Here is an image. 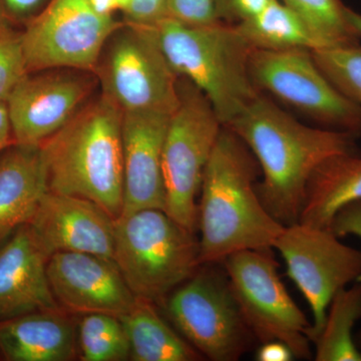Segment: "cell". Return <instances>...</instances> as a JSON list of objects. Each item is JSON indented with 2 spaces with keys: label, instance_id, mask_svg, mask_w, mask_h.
Here are the masks:
<instances>
[{
  "label": "cell",
  "instance_id": "cell-30",
  "mask_svg": "<svg viewBox=\"0 0 361 361\" xmlns=\"http://www.w3.org/2000/svg\"><path fill=\"white\" fill-rule=\"evenodd\" d=\"M168 0H132L123 20L132 25L155 27L166 18Z\"/></svg>",
  "mask_w": 361,
  "mask_h": 361
},
{
  "label": "cell",
  "instance_id": "cell-3",
  "mask_svg": "<svg viewBox=\"0 0 361 361\" xmlns=\"http://www.w3.org/2000/svg\"><path fill=\"white\" fill-rule=\"evenodd\" d=\"M123 111L92 97L42 145L47 191L94 202L116 220L123 207Z\"/></svg>",
  "mask_w": 361,
  "mask_h": 361
},
{
  "label": "cell",
  "instance_id": "cell-16",
  "mask_svg": "<svg viewBox=\"0 0 361 361\" xmlns=\"http://www.w3.org/2000/svg\"><path fill=\"white\" fill-rule=\"evenodd\" d=\"M171 115L152 111L123 113L122 216L145 209L165 211L161 158Z\"/></svg>",
  "mask_w": 361,
  "mask_h": 361
},
{
  "label": "cell",
  "instance_id": "cell-10",
  "mask_svg": "<svg viewBox=\"0 0 361 361\" xmlns=\"http://www.w3.org/2000/svg\"><path fill=\"white\" fill-rule=\"evenodd\" d=\"M249 75L259 92L276 97L325 129L361 134V106L330 82L311 49H254Z\"/></svg>",
  "mask_w": 361,
  "mask_h": 361
},
{
  "label": "cell",
  "instance_id": "cell-19",
  "mask_svg": "<svg viewBox=\"0 0 361 361\" xmlns=\"http://www.w3.org/2000/svg\"><path fill=\"white\" fill-rule=\"evenodd\" d=\"M47 192L42 145L13 142L0 152V245L30 223Z\"/></svg>",
  "mask_w": 361,
  "mask_h": 361
},
{
  "label": "cell",
  "instance_id": "cell-2",
  "mask_svg": "<svg viewBox=\"0 0 361 361\" xmlns=\"http://www.w3.org/2000/svg\"><path fill=\"white\" fill-rule=\"evenodd\" d=\"M260 167L245 142L223 127L202 180L198 205L201 264H221L243 250H271L285 226L256 190Z\"/></svg>",
  "mask_w": 361,
  "mask_h": 361
},
{
  "label": "cell",
  "instance_id": "cell-17",
  "mask_svg": "<svg viewBox=\"0 0 361 361\" xmlns=\"http://www.w3.org/2000/svg\"><path fill=\"white\" fill-rule=\"evenodd\" d=\"M47 261L28 224L0 245V322L59 307L49 286Z\"/></svg>",
  "mask_w": 361,
  "mask_h": 361
},
{
  "label": "cell",
  "instance_id": "cell-11",
  "mask_svg": "<svg viewBox=\"0 0 361 361\" xmlns=\"http://www.w3.org/2000/svg\"><path fill=\"white\" fill-rule=\"evenodd\" d=\"M284 259L287 275L310 304L313 322L307 337L322 334L334 295L361 279V250L342 243L331 230L313 226H286L273 244Z\"/></svg>",
  "mask_w": 361,
  "mask_h": 361
},
{
  "label": "cell",
  "instance_id": "cell-13",
  "mask_svg": "<svg viewBox=\"0 0 361 361\" xmlns=\"http://www.w3.org/2000/svg\"><path fill=\"white\" fill-rule=\"evenodd\" d=\"M97 85L90 71L54 68L28 73L6 101L14 142L44 144L92 99Z\"/></svg>",
  "mask_w": 361,
  "mask_h": 361
},
{
  "label": "cell",
  "instance_id": "cell-25",
  "mask_svg": "<svg viewBox=\"0 0 361 361\" xmlns=\"http://www.w3.org/2000/svg\"><path fill=\"white\" fill-rule=\"evenodd\" d=\"M78 348L84 361L130 360L129 341L120 317L106 313L82 314L78 325Z\"/></svg>",
  "mask_w": 361,
  "mask_h": 361
},
{
  "label": "cell",
  "instance_id": "cell-28",
  "mask_svg": "<svg viewBox=\"0 0 361 361\" xmlns=\"http://www.w3.org/2000/svg\"><path fill=\"white\" fill-rule=\"evenodd\" d=\"M166 18L192 26L221 23L216 13L215 0H168Z\"/></svg>",
  "mask_w": 361,
  "mask_h": 361
},
{
  "label": "cell",
  "instance_id": "cell-37",
  "mask_svg": "<svg viewBox=\"0 0 361 361\" xmlns=\"http://www.w3.org/2000/svg\"><path fill=\"white\" fill-rule=\"evenodd\" d=\"M11 23H9L8 21L4 18V16L0 13V37H1L4 33H6L11 30Z\"/></svg>",
  "mask_w": 361,
  "mask_h": 361
},
{
  "label": "cell",
  "instance_id": "cell-35",
  "mask_svg": "<svg viewBox=\"0 0 361 361\" xmlns=\"http://www.w3.org/2000/svg\"><path fill=\"white\" fill-rule=\"evenodd\" d=\"M89 2L99 16H114L116 11H121L118 0H89Z\"/></svg>",
  "mask_w": 361,
  "mask_h": 361
},
{
  "label": "cell",
  "instance_id": "cell-7",
  "mask_svg": "<svg viewBox=\"0 0 361 361\" xmlns=\"http://www.w3.org/2000/svg\"><path fill=\"white\" fill-rule=\"evenodd\" d=\"M202 264L161 305L185 341L202 357L239 360L255 338L233 294L224 267Z\"/></svg>",
  "mask_w": 361,
  "mask_h": 361
},
{
  "label": "cell",
  "instance_id": "cell-6",
  "mask_svg": "<svg viewBox=\"0 0 361 361\" xmlns=\"http://www.w3.org/2000/svg\"><path fill=\"white\" fill-rule=\"evenodd\" d=\"M179 104L164 142L165 212L190 231L198 228L202 180L222 125L210 101L186 78L178 77Z\"/></svg>",
  "mask_w": 361,
  "mask_h": 361
},
{
  "label": "cell",
  "instance_id": "cell-38",
  "mask_svg": "<svg viewBox=\"0 0 361 361\" xmlns=\"http://www.w3.org/2000/svg\"><path fill=\"white\" fill-rule=\"evenodd\" d=\"M130 1H132V0H118V6H120V11H122V13L128 8V6H130Z\"/></svg>",
  "mask_w": 361,
  "mask_h": 361
},
{
  "label": "cell",
  "instance_id": "cell-22",
  "mask_svg": "<svg viewBox=\"0 0 361 361\" xmlns=\"http://www.w3.org/2000/svg\"><path fill=\"white\" fill-rule=\"evenodd\" d=\"M235 27L253 51L323 49L304 21L279 0H271L260 13Z\"/></svg>",
  "mask_w": 361,
  "mask_h": 361
},
{
  "label": "cell",
  "instance_id": "cell-12",
  "mask_svg": "<svg viewBox=\"0 0 361 361\" xmlns=\"http://www.w3.org/2000/svg\"><path fill=\"white\" fill-rule=\"evenodd\" d=\"M123 20L99 16L89 0H51L21 33L28 73L54 68L94 71Z\"/></svg>",
  "mask_w": 361,
  "mask_h": 361
},
{
  "label": "cell",
  "instance_id": "cell-23",
  "mask_svg": "<svg viewBox=\"0 0 361 361\" xmlns=\"http://www.w3.org/2000/svg\"><path fill=\"white\" fill-rule=\"evenodd\" d=\"M361 319V279L337 292L327 310L322 334L313 344L316 361H361L353 329Z\"/></svg>",
  "mask_w": 361,
  "mask_h": 361
},
{
  "label": "cell",
  "instance_id": "cell-31",
  "mask_svg": "<svg viewBox=\"0 0 361 361\" xmlns=\"http://www.w3.org/2000/svg\"><path fill=\"white\" fill-rule=\"evenodd\" d=\"M51 0H0V13L11 25H26Z\"/></svg>",
  "mask_w": 361,
  "mask_h": 361
},
{
  "label": "cell",
  "instance_id": "cell-14",
  "mask_svg": "<svg viewBox=\"0 0 361 361\" xmlns=\"http://www.w3.org/2000/svg\"><path fill=\"white\" fill-rule=\"evenodd\" d=\"M47 277L54 299L68 312L122 316L137 302L115 261L90 253L58 252L49 257Z\"/></svg>",
  "mask_w": 361,
  "mask_h": 361
},
{
  "label": "cell",
  "instance_id": "cell-34",
  "mask_svg": "<svg viewBox=\"0 0 361 361\" xmlns=\"http://www.w3.org/2000/svg\"><path fill=\"white\" fill-rule=\"evenodd\" d=\"M13 142L8 109L6 102H0V152Z\"/></svg>",
  "mask_w": 361,
  "mask_h": 361
},
{
  "label": "cell",
  "instance_id": "cell-36",
  "mask_svg": "<svg viewBox=\"0 0 361 361\" xmlns=\"http://www.w3.org/2000/svg\"><path fill=\"white\" fill-rule=\"evenodd\" d=\"M346 18L348 23L353 26V30L357 32L361 39V14L356 13L355 11L351 9L350 7L346 6L345 8Z\"/></svg>",
  "mask_w": 361,
  "mask_h": 361
},
{
  "label": "cell",
  "instance_id": "cell-5",
  "mask_svg": "<svg viewBox=\"0 0 361 361\" xmlns=\"http://www.w3.org/2000/svg\"><path fill=\"white\" fill-rule=\"evenodd\" d=\"M114 261L137 298L161 304L200 267L195 232L161 209L115 220Z\"/></svg>",
  "mask_w": 361,
  "mask_h": 361
},
{
  "label": "cell",
  "instance_id": "cell-32",
  "mask_svg": "<svg viewBox=\"0 0 361 361\" xmlns=\"http://www.w3.org/2000/svg\"><path fill=\"white\" fill-rule=\"evenodd\" d=\"M330 230L339 238L346 236H355L361 239V201L353 202L339 210ZM361 349V334H360Z\"/></svg>",
  "mask_w": 361,
  "mask_h": 361
},
{
  "label": "cell",
  "instance_id": "cell-27",
  "mask_svg": "<svg viewBox=\"0 0 361 361\" xmlns=\"http://www.w3.org/2000/svg\"><path fill=\"white\" fill-rule=\"evenodd\" d=\"M27 73L21 33L11 30L0 37V102L6 103Z\"/></svg>",
  "mask_w": 361,
  "mask_h": 361
},
{
  "label": "cell",
  "instance_id": "cell-26",
  "mask_svg": "<svg viewBox=\"0 0 361 361\" xmlns=\"http://www.w3.org/2000/svg\"><path fill=\"white\" fill-rule=\"evenodd\" d=\"M313 58L339 92L361 106V44L312 51Z\"/></svg>",
  "mask_w": 361,
  "mask_h": 361
},
{
  "label": "cell",
  "instance_id": "cell-8",
  "mask_svg": "<svg viewBox=\"0 0 361 361\" xmlns=\"http://www.w3.org/2000/svg\"><path fill=\"white\" fill-rule=\"evenodd\" d=\"M94 73L102 94L123 113L173 114L179 104L178 75L161 51L155 27L123 20L106 39Z\"/></svg>",
  "mask_w": 361,
  "mask_h": 361
},
{
  "label": "cell",
  "instance_id": "cell-33",
  "mask_svg": "<svg viewBox=\"0 0 361 361\" xmlns=\"http://www.w3.org/2000/svg\"><path fill=\"white\" fill-rule=\"evenodd\" d=\"M293 358L291 349L280 341L261 343L256 353V360L258 361H291Z\"/></svg>",
  "mask_w": 361,
  "mask_h": 361
},
{
  "label": "cell",
  "instance_id": "cell-1",
  "mask_svg": "<svg viewBox=\"0 0 361 361\" xmlns=\"http://www.w3.org/2000/svg\"><path fill=\"white\" fill-rule=\"evenodd\" d=\"M225 127L255 156L262 175L256 185L259 199L285 227L300 220L308 183L323 161L357 154V135L304 125L262 92Z\"/></svg>",
  "mask_w": 361,
  "mask_h": 361
},
{
  "label": "cell",
  "instance_id": "cell-4",
  "mask_svg": "<svg viewBox=\"0 0 361 361\" xmlns=\"http://www.w3.org/2000/svg\"><path fill=\"white\" fill-rule=\"evenodd\" d=\"M155 28L169 66L205 94L223 126L260 94L249 75L253 49L235 25L192 26L166 18Z\"/></svg>",
  "mask_w": 361,
  "mask_h": 361
},
{
  "label": "cell",
  "instance_id": "cell-20",
  "mask_svg": "<svg viewBox=\"0 0 361 361\" xmlns=\"http://www.w3.org/2000/svg\"><path fill=\"white\" fill-rule=\"evenodd\" d=\"M357 201H361V157H331L323 161L308 183L299 222L330 230L339 210Z\"/></svg>",
  "mask_w": 361,
  "mask_h": 361
},
{
  "label": "cell",
  "instance_id": "cell-9",
  "mask_svg": "<svg viewBox=\"0 0 361 361\" xmlns=\"http://www.w3.org/2000/svg\"><path fill=\"white\" fill-rule=\"evenodd\" d=\"M222 265L255 341L260 344L282 342L294 357L310 360L313 355L307 330L311 322L282 283L272 249L236 252Z\"/></svg>",
  "mask_w": 361,
  "mask_h": 361
},
{
  "label": "cell",
  "instance_id": "cell-21",
  "mask_svg": "<svg viewBox=\"0 0 361 361\" xmlns=\"http://www.w3.org/2000/svg\"><path fill=\"white\" fill-rule=\"evenodd\" d=\"M121 322L134 361H195L202 356L159 313L155 303L137 298Z\"/></svg>",
  "mask_w": 361,
  "mask_h": 361
},
{
  "label": "cell",
  "instance_id": "cell-15",
  "mask_svg": "<svg viewBox=\"0 0 361 361\" xmlns=\"http://www.w3.org/2000/svg\"><path fill=\"white\" fill-rule=\"evenodd\" d=\"M28 226L49 259L80 252L114 260L115 219L94 202L47 191Z\"/></svg>",
  "mask_w": 361,
  "mask_h": 361
},
{
  "label": "cell",
  "instance_id": "cell-29",
  "mask_svg": "<svg viewBox=\"0 0 361 361\" xmlns=\"http://www.w3.org/2000/svg\"><path fill=\"white\" fill-rule=\"evenodd\" d=\"M271 0H215L221 23L236 25L260 13Z\"/></svg>",
  "mask_w": 361,
  "mask_h": 361
},
{
  "label": "cell",
  "instance_id": "cell-24",
  "mask_svg": "<svg viewBox=\"0 0 361 361\" xmlns=\"http://www.w3.org/2000/svg\"><path fill=\"white\" fill-rule=\"evenodd\" d=\"M304 21L323 49L360 44L341 0H279Z\"/></svg>",
  "mask_w": 361,
  "mask_h": 361
},
{
  "label": "cell",
  "instance_id": "cell-18",
  "mask_svg": "<svg viewBox=\"0 0 361 361\" xmlns=\"http://www.w3.org/2000/svg\"><path fill=\"white\" fill-rule=\"evenodd\" d=\"M0 353L9 361H71L78 329L68 311L54 308L0 322Z\"/></svg>",
  "mask_w": 361,
  "mask_h": 361
}]
</instances>
